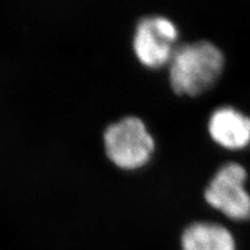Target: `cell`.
<instances>
[{
    "instance_id": "6da1fadb",
    "label": "cell",
    "mask_w": 250,
    "mask_h": 250,
    "mask_svg": "<svg viewBox=\"0 0 250 250\" xmlns=\"http://www.w3.org/2000/svg\"><path fill=\"white\" fill-rule=\"evenodd\" d=\"M225 65L224 52L210 41L181 44L168 65L171 89L177 95L189 98L205 94L220 80Z\"/></svg>"
},
{
    "instance_id": "7a4b0ae2",
    "label": "cell",
    "mask_w": 250,
    "mask_h": 250,
    "mask_svg": "<svg viewBox=\"0 0 250 250\" xmlns=\"http://www.w3.org/2000/svg\"><path fill=\"white\" fill-rule=\"evenodd\" d=\"M105 154L116 167L137 170L151 161L155 142L146 124L138 117L122 118L105 129Z\"/></svg>"
},
{
    "instance_id": "3957f363",
    "label": "cell",
    "mask_w": 250,
    "mask_h": 250,
    "mask_svg": "<svg viewBox=\"0 0 250 250\" xmlns=\"http://www.w3.org/2000/svg\"><path fill=\"white\" fill-rule=\"evenodd\" d=\"M248 171L239 162H227L218 168L204 191L206 203L235 221L250 219Z\"/></svg>"
},
{
    "instance_id": "277c9868",
    "label": "cell",
    "mask_w": 250,
    "mask_h": 250,
    "mask_svg": "<svg viewBox=\"0 0 250 250\" xmlns=\"http://www.w3.org/2000/svg\"><path fill=\"white\" fill-rule=\"evenodd\" d=\"M180 31L174 21L161 15H149L137 24L133 51L139 62L149 70L168 66L177 49Z\"/></svg>"
},
{
    "instance_id": "5b68a950",
    "label": "cell",
    "mask_w": 250,
    "mask_h": 250,
    "mask_svg": "<svg viewBox=\"0 0 250 250\" xmlns=\"http://www.w3.org/2000/svg\"><path fill=\"white\" fill-rule=\"evenodd\" d=\"M208 133L219 147L243 151L250 146V116L233 105H220L208 116Z\"/></svg>"
},
{
    "instance_id": "8992f818",
    "label": "cell",
    "mask_w": 250,
    "mask_h": 250,
    "mask_svg": "<svg viewBox=\"0 0 250 250\" xmlns=\"http://www.w3.org/2000/svg\"><path fill=\"white\" fill-rule=\"evenodd\" d=\"M183 250H235L232 233L220 224L198 221L186 228L182 235Z\"/></svg>"
}]
</instances>
